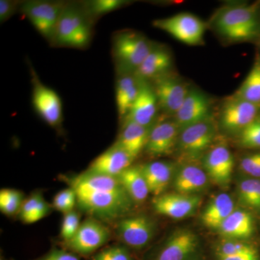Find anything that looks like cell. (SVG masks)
Instances as JSON below:
<instances>
[{
  "label": "cell",
  "mask_w": 260,
  "mask_h": 260,
  "mask_svg": "<svg viewBox=\"0 0 260 260\" xmlns=\"http://www.w3.org/2000/svg\"><path fill=\"white\" fill-rule=\"evenodd\" d=\"M150 127L125 120L116 144L136 158L145 148Z\"/></svg>",
  "instance_id": "cell-22"
},
{
  "label": "cell",
  "mask_w": 260,
  "mask_h": 260,
  "mask_svg": "<svg viewBox=\"0 0 260 260\" xmlns=\"http://www.w3.org/2000/svg\"><path fill=\"white\" fill-rule=\"evenodd\" d=\"M134 160V157L115 143L92 162L88 171L95 174L118 177L131 167Z\"/></svg>",
  "instance_id": "cell-18"
},
{
  "label": "cell",
  "mask_w": 260,
  "mask_h": 260,
  "mask_svg": "<svg viewBox=\"0 0 260 260\" xmlns=\"http://www.w3.org/2000/svg\"><path fill=\"white\" fill-rule=\"evenodd\" d=\"M174 186L177 192L194 195L203 191L208 184V176L203 169L195 165L182 166L174 174Z\"/></svg>",
  "instance_id": "cell-20"
},
{
  "label": "cell",
  "mask_w": 260,
  "mask_h": 260,
  "mask_svg": "<svg viewBox=\"0 0 260 260\" xmlns=\"http://www.w3.org/2000/svg\"><path fill=\"white\" fill-rule=\"evenodd\" d=\"M37 260H80L74 254L67 252L64 250L54 249L51 251L47 255Z\"/></svg>",
  "instance_id": "cell-39"
},
{
  "label": "cell",
  "mask_w": 260,
  "mask_h": 260,
  "mask_svg": "<svg viewBox=\"0 0 260 260\" xmlns=\"http://www.w3.org/2000/svg\"><path fill=\"white\" fill-rule=\"evenodd\" d=\"M234 167V157L225 145H216L205 155V172L208 177L218 185L225 186L230 182Z\"/></svg>",
  "instance_id": "cell-17"
},
{
  "label": "cell",
  "mask_w": 260,
  "mask_h": 260,
  "mask_svg": "<svg viewBox=\"0 0 260 260\" xmlns=\"http://www.w3.org/2000/svg\"><path fill=\"white\" fill-rule=\"evenodd\" d=\"M255 246L248 243L228 239L219 243L215 249V255L217 256H235L244 253L250 252L255 250Z\"/></svg>",
  "instance_id": "cell-32"
},
{
  "label": "cell",
  "mask_w": 260,
  "mask_h": 260,
  "mask_svg": "<svg viewBox=\"0 0 260 260\" xmlns=\"http://www.w3.org/2000/svg\"><path fill=\"white\" fill-rule=\"evenodd\" d=\"M238 195L242 204L251 209L260 211V180L246 179L238 184Z\"/></svg>",
  "instance_id": "cell-30"
},
{
  "label": "cell",
  "mask_w": 260,
  "mask_h": 260,
  "mask_svg": "<svg viewBox=\"0 0 260 260\" xmlns=\"http://www.w3.org/2000/svg\"><path fill=\"white\" fill-rule=\"evenodd\" d=\"M124 3L125 2L121 0H96L89 4L88 10L90 14L98 16L119 9Z\"/></svg>",
  "instance_id": "cell-37"
},
{
  "label": "cell",
  "mask_w": 260,
  "mask_h": 260,
  "mask_svg": "<svg viewBox=\"0 0 260 260\" xmlns=\"http://www.w3.org/2000/svg\"><path fill=\"white\" fill-rule=\"evenodd\" d=\"M153 47L150 41L136 32H119L114 39L113 51L121 72L136 71Z\"/></svg>",
  "instance_id": "cell-4"
},
{
  "label": "cell",
  "mask_w": 260,
  "mask_h": 260,
  "mask_svg": "<svg viewBox=\"0 0 260 260\" xmlns=\"http://www.w3.org/2000/svg\"><path fill=\"white\" fill-rule=\"evenodd\" d=\"M141 169L150 193L155 197L164 194L175 171L172 162L165 161L148 162L141 166Z\"/></svg>",
  "instance_id": "cell-21"
},
{
  "label": "cell",
  "mask_w": 260,
  "mask_h": 260,
  "mask_svg": "<svg viewBox=\"0 0 260 260\" xmlns=\"http://www.w3.org/2000/svg\"><path fill=\"white\" fill-rule=\"evenodd\" d=\"M153 88L159 107L167 114L174 115L190 91L187 85L181 80L165 75L155 79Z\"/></svg>",
  "instance_id": "cell-10"
},
{
  "label": "cell",
  "mask_w": 260,
  "mask_h": 260,
  "mask_svg": "<svg viewBox=\"0 0 260 260\" xmlns=\"http://www.w3.org/2000/svg\"><path fill=\"white\" fill-rule=\"evenodd\" d=\"M236 96L260 104V61H256L243 82Z\"/></svg>",
  "instance_id": "cell-29"
},
{
  "label": "cell",
  "mask_w": 260,
  "mask_h": 260,
  "mask_svg": "<svg viewBox=\"0 0 260 260\" xmlns=\"http://www.w3.org/2000/svg\"><path fill=\"white\" fill-rule=\"evenodd\" d=\"M235 210L234 200L227 193H220L207 205L202 220L207 227L219 229L228 217Z\"/></svg>",
  "instance_id": "cell-24"
},
{
  "label": "cell",
  "mask_w": 260,
  "mask_h": 260,
  "mask_svg": "<svg viewBox=\"0 0 260 260\" xmlns=\"http://www.w3.org/2000/svg\"><path fill=\"white\" fill-rule=\"evenodd\" d=\"M242 171L251 177L260 178V153L251 154L242 158Z\"/></svg>",
  "instance_id": "cell-38"
},
{
  "label": "cell",
  "mask_w": 260,
  "mask_h": 260,
  "mask_svg": "<svg viewBox=\"0 0 260 260\" xmlns=\"http://www.w3.org/2000/svg\"><path fill=\"white\" fill-rule=\"evenodd\" d=\"M240 143L248 148H260V119H256L241 131Z\"/></svg>",
  "instance_id": "cell-33"
},
{
  "label": "cell",
  "mask_w": 260,
  "mask_h": 260,
  "mask_svg": "<svg viewBox=\"0 0 260 260\" xmlns=\"http://www.w3.org/2000/svg\"><path fill=\"white\" fill-rule=\"evenodd\" d=\"M93 260H133V258L125 246L114 245L103 249Z\"/></svg>",
  "instance_id": "cell-36"
},
{
  "label": "cell",
  "mask_w": 260,
  "mask_h": 260,
  "mask_svg": "<svg viewBox=\"0 0 260 260\" xmlns=\"http://www.w3.org/2000/svg\"><path fill=\"white\" fill-rule=\"evenodd\" d=\"M65 5L57 2L30 1L23 3L21 10L37 31L51 41Z\"/></svg>",
  "instance_id": "cell-6"
},
{
  "label": "cell",
  "mask_w": 260,
  "mask_h": 260,
  "mask_svg": "<svg viewBox=\"0 0 260 260\" xmlns=\"http://www.w3.org/2000/svg\"><path fill=\"white\" fill-rule=\"evenodd\" d=\"M172 64L170 54L164 49H153L146 59L135 72V76L142 81L156 79L164 75Z\"/></svg>",
  "instance_id": "cell-26"
},
{
  "label": "cell",
  "mask_w": 260,
  "mask_h": 260,
  "mask_svg": "<svg viewBox=\"0 0 260 260\" xmlns=\"http://www.w3.org/2000/svg\"><path fill=\"white\" fill-rule=\"evenodd\" d=\"M50 212V205L40 193L29 197L22 205L20 219L25 223H34L47 216Z\"/></svg>",
  "instance_id": "cell-28"
},
{
  "label": "cell",
  "mask_w": 260,
  "mask_h": 260,
  "mask_svg": "<svg viewBox=\"0 0 260 260\" xmlns=\"http://www.w3.org/2000/svg\"><path fill=\"white\" fill-rule=\"evenodd\" d=\"M260 104L234 96L225 103L220 112V123L229 131L244 129L256 119Z\"/></svg>",
  "instance_id": "cell-9"
},
{
  "label": "cell",
  "mask_w": 260,
  "mask_h": 260,
  "mask_svg": "<svg viewBox=\"0 0 260 260\" xmlns=\"http://www.w3.org/2000/svg\"><path fill=\"white\" fill-rule=\"evenodd\" d=\"M32 104L38 114L49 125H59L62 119V105L59 95L36 80L32 90Z\"/></svg>",
  "instance_id": "cell-14"
},
{
  "label": "cell",
  "mask_w": 260,
  "mask_h": 260,
  "mask_svg": "<svg viewBox=\"0 0 260 260\" xmlns=\"http://www.w3.org/2000/svg\"><path fill=\"white\" fill-rule=\"evenodd\" d=\"M201 198L197 195L168 193L155 197L153 206L156 213L173 219L189 216L198 209Z\"/></svg>",
  "instance_id": "cell-12"
},
{
  "label": "cell",
  "mask_w": 260,
  "mask_h": 260,
  "mask_svg": "<svg viewBox=\"0 0 260 260\" xmlns=\"http://www.w3.org/2000/svg\"><path fill=\"white\" fill-rule=\"evenodd\" d=\"M80 215L75 210L64 214L61 226V237L67 242L74 237L80 225Z\"/></svg>",
  "instance_id": "cell-35"
},
{
  "label": "cell",
  "mask_w": 260,
  "mask_h": 260,
  "mask_svg": "<svg viewBox=\"0 0 260 260\" xmlns=\"http://www.w3.org/2000/svg\"><path fill=\"white\" fill-rule=\"evenodd\" d=\"M220 34L232 42L254 39L260 30L259 19L252 6H235L223 10L215 21Z\"/></svg>",
  "instance_id": "cell-2"
},
{
  "label": "cell",
  "mask_w": 260,
  "mask_h": 260,
  "mask_svg": "<svg viewBox=\"0 0 260 260\" xmlns=\"http://www.w3.org/2000/svg\"><path fill=\"white\" fill-rule=\"evenodd\" d=\"M118 178L134 203H142L148 198L150 190L141 167H130Z\"/></svg>",
  "instance_id": "cell-27"
},
{
  "label": "cell",
  "mask_w": 260,
  "mask_h": 260,
  "mask_svg": "<svg viewBox=\"0 0 260 260\" xmlns=\"http://www.w3.org/2000/svg\"><path fill=\"white\" fill-rule=\"evenodd\" d=\"M23 202V195L20 191L13 189L0 191V210L5 215H13L20 212Z\"/></svg>",
  "instance_id": "cell-31"
},
{
  "label": "cell",
  "mask_w": 260,
  "mask_h": 260,
  "mask_svg": "<svg viewBox=\"0 0 260 260\" xmlns=\"http://www.w3.org/2000/svg\"><path fill=\"white\" fill-rule=\"evenodd\" d=\"M90 38L91 30L84 13L75 7L66 4L54 32L56 44L83 49L88 45Z\"/></svg>",
  "instance_id": "cell-3"
},
{
  "label": "cell",
  "mask_w": 260,
  "mask_h": 260,
  "mask_svg": "<svg viewBox=\"0 0 260 260\" xmlns=\"http://www.w3.org/2000/svg\"><path fill=\"white\" fill-rule=\"evenodd\" d=\"M116 85V102L120 116H126L139 93L141 80L135 75L121 72Z\"/></svg>",
  "instance_id": "cell-23"
},
{
  "label": "cell",
  "mask_w": 260,
  "mask_h": 260,
  "mask_svg": "<svg viewBox=\"0 0 260 260\" xmlns=\"http://www.w3.org/2000/svg\"><path fill=\"white\" fill-rule=\"evenodd\" d=\"M196 234L187 229L173 233L154 260H189L198 249Z\"/></svg>",
  "instance_id": "cell-15"
},
{
  "label": "cell",
  "mask_w": 260,
  "mask_h": 260,
  "mask_svg": "<svg viewBox=\"0 0 260 260\" xmlns=\"http://www.w3.org/2000/svg\"><path fill=\"white\" fill-rule=\"evenodd\" d=\"M216 135V129L210 119L181 129L178 146L186 156H198L210 148Z\"/></svg>",
  "instance_id": "cell-7"
},
{
  "label": "cell",
  "mask_w": 260,
  "mask_h": 260,
  "mask_svg": "<svg viewBox=\"0 0 260 260\" xmlns=\"http://www.w3.org/2000/svg\"><path fill=\"white\" fill-rule=\"evenodd\" d=\"M15 4L8 0H1L0 1V20L2 23L6 21L14 13Z\"/></svg>",
  "instance_id": "cell-40"
},
{
  "label": "cell",
  "mask_w": 260,
  "mask_h": 260,
  "mask_svg": "<svg viewBox=\"0 0 260 260\" xmlns=\"http://www.w3.org/2000/svg\"><path fill=\"white\" fill-rule=\"evenodd\" d=\"M110 238L108 228L94 218H89L80 224L78 232L68 242L72 250L87 255L96 251Z\"/></svg>",
  "instance_id": "cell-8"
},
{
  "label": "cell",
  "mask_w": 260,
  "mask_h": 260,
  "mask_svg": "<svg viewBox=\"0 0 260 260\" xmlns=\"http://www.w3.org/2000/svg\"><path fill=\"white\" fill-rule=\"evenodd\" d=\"M219 232L229 239H244L254 232V221L251 214L243 210H235L223 222Z\"/></svg>",
  "instance_id": "cell-25"
},
{
  "label": "cell",
  "mask_w": 260,
  "mask_h": 260,
  "mask_svg": "<svg viewBox=\"0 0 260 260\" xmlns=\"http://www.w3.org/2000/svg\"><path fill=\"white\" fill-rule=\"evenodd\" d=\"M158 107V101L153 87L141 80L138 97L126 115L125 120L150 127L156 115Z\"/></svg>",
  "instance_id": "cell-19"
},
{
  "label": "cell",
  "mask_w": 260,
  "mask_h": 260,
  "mask_svg": "<svg viewBox=\"0 0 260 260\" xmlns=\"http://www.w3.org/2000/svg\"><path fill=\"white\" fill-rule=\"evenodd\" d=\"M80 209L103 220H114L125 215L134 202L119 178L89 171L70 181Z\"/></svg>",
  "instance_id": "cell-1"
},
{
  "label": "cell",
  "mask_w": 260,
  "mask_h": 260,
  "mask_svg": "<svg viewBox=\"0 0 260 260\" xmlns=\"http://www.w3.org/2000/svg\"><path fill=\"white\" fill-rule=\"evenodd\" d=\"M77 203V197L74 189L72 187L59 191L54 197L53 205L58 211L64 214L74 210Z\"/></svg>",
  "instance_id": "cell-34"
},
{
  "label": "cell",
  "mask_w": 260,
  "mask_h": 260,
  "mask_svg": "<svg viewBox=\"0 0 260 260\" xmlns=\"http://www.w3.org/2000/svg\"><path fill=\"white\" fill-rule=\"evenodd\" d=\"M210 103L199 90H190L174 115V121L181 130L209 119Z\"/></svg>",
  "instance_id": "cell-16"
},
{
  "label": "cell",
  "mask_w": 260,
  "mask_h": 260,
  "mask_svg": "<svg viewBox=\"0 0 260 260\" xmlns=\"http://www.w3.org/2000/svg\"><path fill=\"white\" fill-rule=\"evenodd\" d=\"M0 260H4V259H3V258L2 257V256H1V259H0Z\"/></svg>",
  "instance_id": "cell-42"
},
{
  "label": "cell",
  "mask_w": 260,
  "mask_h": 260,
  "mask_svg": "<svg viewBox=\"0 0 260 260\" xmlns=\"http://www.w3.org/2000/svg\"><path fill=\"white\" fill-rule=\"evenodd\" d=\"M153 25L187 45L196 46L203 43L205 24L190 13H179L169 18L155 20Z\"/></svg>",
  "instance_id": "cell-5"
},
{
  "label": "cell",
  "mask_w": 260,
  "mask_h": 260,
  "mask_svg": "<svg viewBox=\"0 0 260 260\" xmlns=\"http://www.w3.org/2000/svg\"><path fill=\"white\" fill-rule=\"evenodd\" d=\"M118 234L123 242L133 249H143L153 239V222L145 215L123 218L117 226Z\"/></svg>",
  "instance_id": "cell-11"
},
{
  "label": "cell",
  "mask_w": 260,
  "mask_h": 260,
  "mask_svg": "<svg viewBox=\"0 0 260 260\" xmlns=\"http://www.w3.org/2000/svg\"><path fill=\"white\" fill-rule=\"evenodd\" d=\"M179 126L174 121H158L150 127L145 150L153 157L164 156L172 153L177 145Z\"/></svg>",
  "instance_id": "cell-13"
},
{
  "label": "cell",
  "mask_w": 260,
  "mask_h": 260,
  "mask_svg": "<svg viewBox=\"0 0 260 260\" xmlns=\"http://www.w3.org/2000/svg\"><path fill=\"white\" fill-rule=\"evenodd\" d=\"M218 260H260V255L257 249L235 256H217Z\"/></svg>",
  "instance_id": "cell-41"
}]
</instances>
